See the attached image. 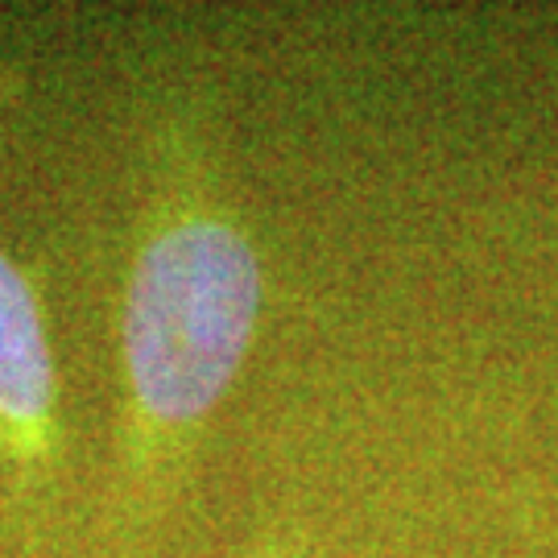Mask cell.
Here are the masks:
<instances>
[{
    "mask_svg": "<svg viewBox=\"0 0 558 558\" xmlns=\"http://www.w3.org/2000/svg\"><path fill=\"white\" fill-rule=\"evenodd\" d=\"M133 223L120 294V401L100 558H149L260 323V257L228 195L211 87L133 75Z\"/></svg>",
    "mask_w": 558,
    "mask_h": 558,
    "instance_id": "cell-1",
    "label": "cell"
},
{
    "mask_svg": "<svg viewBox=\"0 0 558 558\" xmlns=\"http://www.w3.org/2000/svg\"><path fill=\"white\" fill-rule=\"evenodd\" d=\"M59 463V368L46 306L34 278L0 248V480L21 509H38Z\"/></svg>",
    "mask_w": 558,
    "mask_h": 558,
    "instance_id": "cell-2",
    "label": "cell"
},
{
    "mask_svg": "<svg viewBox=\"0 0 558 558\" xmlns=\"http://www.w3.org/2000/svg\"><path fill=\"white\" fill-rule=\"evenodd\" d=\"M232 558H311L306 534L294 521H278V525H265L257 538L248 542L244 550H236Z\"/></svg>",
    "mask_w": 558,
    "mask_h": 558,
    "instance_id": "cell-3",
    "label": "cell"
}]
</instances>
